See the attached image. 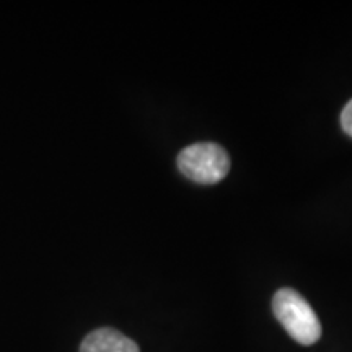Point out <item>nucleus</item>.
Returning <instances> with one entry per match:
<instances>
[{
    "mask_svg": "<svg viewBox=\"0 0 352 352\" xmlns=\"http://www.w3.org/2000/svg\"><path fill=\"white\" fill-rule=\"evenodd\" d=\"M178 168L191 182L215 184L222 182L230 171V157L219 144H192L179 152Z\"/></svg>",
    "mask_w": 352,
    "mask_h": 352,
    "instance_id": "obj_2",
    "label": "nucleus"
},
{
    "mask_svg": "<svg viewBox=\"0 0 352 352\" xmlns=\"http://www.w3.org/2000/svg\"><path fill=\"white\" fill-rule=\"evenodd\" d=\"M341 127L349 138H352V100L346 104L341 113Z\"/></svg>",
    "mask_w": 352,
    "mask_h": 352,
    "instance_id": "obj_4",
    "label": "nucleus"
},
{
    "mask_svg": "<svg viewBox=\"0 0 352 352\" xmlns=\"http://www.w3.org/2000/svg\"><path fill=\"white\" fill-rule=\"evenodd\" d=\"M272 311L290 338L298 344L311 346L321 338V324L305 298L294 289L277 290L272 298Z\"/></svg>",
    "mask_w": 352,
    "mask_h": 352,
    "instance_id": "obj_1",
    "label": "nucleus"
},
{
    "mask_svg": "<svg viewBox=\"0 0 352 352\" xmlns=\"http://www.w3.org/2000/svg\"><path fill=\"white\" fill-rule=\"evenodd\" d=\"M80 352H140L139 346L113 328H100L87 334Z\"/></svg>",
    "mask_w": 352,
    "mask_h": 352,
    "instance_id": "obj_3",
    "label": "nucleus"
}]
</instances>
